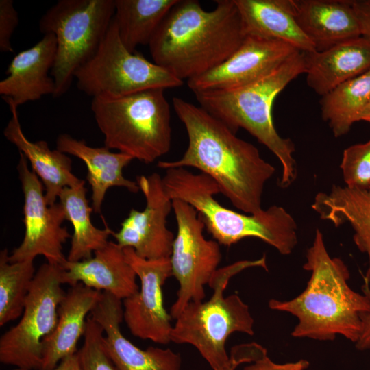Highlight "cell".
Wrapping results in <instances>:
<instances>
[{
  "label": "cell",
  "mask_w": 370,
  "mask_h": 370,
  "mask_svg": "<svg viewBox=\"0 0 370 370\" xmlns=\"http://www.w3.org/2000/svg\"><path fill=\"white\" fill-rule=\"evenodd\" d=\"M175 112L184 124L188 147L175 161H159L163 169L194 167L213 179L220 193L239 210L262 211L264 186L275 169L251 143L236 136L225 124L201 106L175 97Z\"/></svg>",
  "instance_id": "obj_1"
},
{
  "label": "cell",
  "mask_w": 370,
  "mask_h": 370,
  "mask_svg": "<svg viewBox=\"0 0 370 370\" xmlns=\"http://www.w3.org/2000/svg\"><path fill=\"white\" fill-rule=\"evenodd\" d=\"M206 11L197 0H178L149 43L153 62L178 79L200 76L227 60L245 35L234 0H217Z\"/></svg>",
  "instance_id": "obj_2"
},
{
  "label": "cell",
  "mask_w": 370,
  "mask_h": 370,
  "mask_svg": "<svg viewBox=\"0 0 370 370\" xmlns=\"http://www.w3.org/2000/svg\"><path fill=\"white\" fill-rule=\"evenodd\" d=\"M306 258L303 269L310 272L306 288L291 300H269V308L297 318L291 332L295 338L334 341L340 334L356 343L362 317L370 313V299L348 285V267L341 258L330 256L318 228Z\"/></svg>",
  "instance_id": "obj_3"
},
{
  "label": "cell",
  "mask_w": 370,
  "mask_h": 370,
  "mask_svg": "<svg viewBox=\"0 0 370 370\" xmlns=\"http://www.w3.org/2000/svg\"><path fill=\"white\" fill-rule=\"evenodd\" d=\"M304 73V53L297 51L273 71L250 84L194 93L201 108L234 132L239 128L247 130L276 156L282 166L278 181L282 188L288 187L297 178L295 145L277 132L272 108L278 95Z\"/></svg>",
  "instance_id": "obj_4"
},
{
  "label": "cell",
  "mask_w": 370,
  "mask_h": 370,
  "mask_svg": "<svg viewBox=\"0 0 370 370\" xmlns=\"http://www.w3.org/2000/svg\"><path fill=\"white\" fill-rule=\"evenodd\" d=\"M162 182L171 199L182 200L196 210L205 228L219 245L230 247L254 237L281 254L289 255L297 244V223L282 206L273 205L251 214L230 210L214 198L220 190L213 179L184 167L166 169Z\"/></svg>",
  "instance_id": "obj_5"
},
{
  "label": "cell",
  "mask_w": 370,
  "mask_h": 370,
  "mask_svg": "<svg viewBox=\"0 0 370 370\" xmlns=\"http://www.w3.org/2000/svg\"><path fill=\"white\" fill-rule=\"evenodd\" d=\"M251 267L268 271L266 256L218 269L208 282L212 296L185 307L175 319L171 342L193 345L213 370H228L231 360L225 349L227 339L234 332L253 336L254 321L248 305L236 294L225 297L224 291L233 276Z\"/></svg>",
  "instance_id": "obj_6"
},
{
  "label": "cell",
  "mask_w": 370,
  "mask_h": 370,
  "mask_svg": "<svg viewBox=\"0 0 370 370\" xmlns=\"http://www.w3.org/2000/svg\"><path fill=\"white\" fill-rule=\"evenodd\" d=\"M91 110L107 148L145 164L169 151L171 110L164 89H148L119 97H94Z\"/></svg>",
  "instance_id": "obj_7"
},
{
  "label": "cell",
  "mask_w": 370,
  "mask_h": 370,
  "mask_svg": "<svg viewBox=\"0 0 370 370\" xmlns=\"http://www.w3.org/2000/svg\"><path fill=\"white\" fill-rule=\"evenodd\" d=\"M114 13V0H59L42 15L40 31L57 40L53 97L66 92L77 70L96 53Z\"/></svg>",
  "instance_id": "obj_8"
},
{
  "label": "cell",
  "mask_w": 370,
  "mask_h": 370,
  "mask_svg": "<svg viewBox=\"0 0 370 370\" xmlns=\"http://www.w3.org/2000/svg\"><path fill=\"white\" fill-rule=\"evenodd\" d=\"M79 90L94 97H119L152 88L179 87L183 81L171 71L129 51L114 18L94 56L75 73Z\"/></svg>",
  "instance_id": "obj_9"
},
{
  "label": "cell",
  "mask_w": 370,
  "mask_h": 370,
  "mask_svg": "<svg viewBox=\"0 0 370 370\" xmlns=\"http://www.w3.org/2000/svg\"><path fill=\"white\" fill-rule=\"evenodd\" d=\"M60 265L45 263L36 271L19 322L0 338V362L27 370H40L42 343L55 330L58 309L66 292Z\"/></svg>",
  "instance_id": "obj_10"
},
{
  "label": "cell",
  "mask_w": 370,
  "mask_h": 370,
  "mask_svg": "<svg viewBox=\"0 0 370 370\" xmlns=\"http://www.w3.org/2000/svg\"><path fill=\"white\" fill-rule=\"evenodd\" d=\"M172 207L177 228L170 261L179 288L170 314L175 319L190 302L204 299V286L219 269L222 256L219 243L204 237L205 225L192 206L174 199Z\"/></svg>",
  "instance_id": "obj_11"
},
{
  "label": "cell",
  "mask_w": 370,
  "mask_h": 370,
  "mask_svg": "<svg viewBox=\"0 0 370 370\" xmlns=\"http://www.w3.org/2000/svg\"><path fill=\"white\" fill-rule=\"evenodd\" d=\"M17 165L24 195L25 234L21 245L9 255L10 262L34 260L43 256L48 263L62 266L66 260L62 245L71 236L62 224L66 220L60 203L49 205L43 194L44 186L30 171L25 156L19 152Z\"/></svg>",
  "instance_id": "obj_12"
},
{
  "label": "cell",
  "mask_w": 370,
  "mask_h": 370,
  "mask_svg": "<svg viewBox=\"0 0 370 370\" xmlns=\"http://www.w3.org/2000/svg\"><path fill=\"white\" fill-rule=\"evenodd\" d=\"M126 259L140 281V288L123 300V319L132 333L143 340L171 342L172 319L164 306L162 286L172 275L170 258L149 260L123 247Z\"/></svg>",
  "instance_id": "obj_13"
},
{
  "label": "cell",
  "mask_w": 370,
  "mask_h": 370,
  "mask_svg": "<svg viewBox=\"0 0 370 370\" xmlns=\"http://www.w3.org/2000/svg\"><path fill=\"white\" fill-rule=\"evenodd\" d=\"M140 190L146 201L142 211L132 209L112 234L122 247H131L136 254L149 260L170 258L175 239L166 227V218L172 207L162 177L157 173L137 177Z\"/></svg>",
  "instance_id": "obj_14"
},
{
  "label": "cell",
  "mask_w": 370,
  "mask_h": 370,
  "mask_svg": "<svg viewBox=\"0 0 370 370\" xmlns=\"http://www.w3.org/2000/svg\"><path fill=\"white\" fill-rule=\"evenodd\" d=\"M297 51L280 40L247 36L227 60L208 72L187 80V85L194 93L241 87L271 73Z\"/></svg>",
  "instance_id": "obj_15"
},
{
  "label": "cell",
  "mask_w": 370,
  "mask_h": 370,
  "mask_svg": "<svg viewBox=\"0 0 370 370\" xmlns=\"http://www.w3.org/2000/svg\"><path fill=\"white\" fill-rule=\"evenodd\" d=\"M123 312L121 299L103 291L90 313L103 330L104 345L116 369L181 370V356L171 349H141L126 338L120 328Z\"/></svg>",
  "instance_id": "obj_16"
},
{
  "label": "cell",
  "mask_w": 370,
  "mask_h": 370,
  "mask_svg": "<svg viewBox=\"0 0 370 370\" xmlns=\"http://www.w3.org/2000/svg\"><path fill=\"white\" fill-rule=\"evenodd\" d=\"M56 53V36L48 33L36 45L17 53L8 66V76L0 82L3 98L18 107L46 95L53 96L56 84L51 73Z\"/></svg>",
  "instance_id": "obj_17"
},
{
  "label": "cell",
  "mask_w": 370,
  "mask_h": 370,
  "mask_svg": "<svg viewBox=\"0 0 370 370\" xmlns=\"http://www.w3.org/2000/svg\"><path fill=\"white\" fill-rule=\"evenodd\" d=\"M62 283L86 286L108 292L123 300L138 290L136 272L127 262L123 247L108 241L88 259L78 262L66 260L62 265Z\"/></svg>",
  "instance_id": "obj_18"
},
{
  "label": "cell",
  "mask_w": 370,
  "mask_h": 370,
  "mask_svg": "<svg viewBox=\"0 0 370 370\" xmlns=\"http://www.w3.org/2000/svg\"><path fill=\"white\" fill-rule=\"evenodd\" d=\"M304 53L307 84L321 97L370 69V38L364 36Z\"/></svg>",
  "instance_id": "obj_19"
},
{
  "label": "cell",
  "mask_w": 370,
  "mask_h": 370,
  "mask_svg": "<svg viewBox=\"0 0 370 370\" xmlns=\"http://www.w3.org/2000/svg\"><path fill=\"white\" fill-rule=\"evenodd\" d=\"M295 20L317 51L361 35L352 0H291Z\"/></svg>",
  "instance_id": "obj_20"
},
{
  "label": "cell",
  "mask_w": 370,
  "mask_h": 370,
  "mask_svg": "<svg viewBox=\"0 0 370 370\" xmlns=\"http://www.w3.org/2000/svg\"><path fill=\"white\" fill-rule=\"evenodd\" d=\"M102 292L82 283L71 286L58 309V320L53 332L42 343L40 370L54 369L64 358L77 352V345L84 336L87 314L99 302Z\"/></svg>",
  "instance_id": "obj_21"
},
{
  "label": "cell",
  "mask_w": 370,
  "mask_h": 370,
  "mask_svg": "<svg viewBox=\"0 0 370 370\" xmlns=\"http://www.w3.org/2000/svg\"><path fill=\"white\" fill-rule=\"evenodd\" d=\"M3 99L12 113L3 134L30 162L33 172L44 186L47 204H54L64 188L75 186L84 180L72 173L71 159L66 153L57 149H50L45 140L32 142L26 138L19 121L18 107L10 100Z\"/></svg>",
  "instance_id": "obj_22"
},
{
  "label": "cell",
  "mask_w": 370,
  "mask_h": 370,
  "mask_svg": "<svg viewBox=\"0 0 370 370\" xmlns=\"http://www.w3.org/2000/svg\"><path fill=\"white\" fill-rule=\"evenodd\" d=\"M56 149L78 158L86 164V178L92 190V208L95 213H101L106 193L110 187H124L132 193L140 190L137 182L123 176V169L134 160L129 155L111 152L105 146H88L85 140H77L66 134L58 136Z\"/></svg>",
  "instance_id": "obj_23"
},
{
  "label": "cell",
  "mask_w": 370,
  "mask_h": 370,
  "mask_svg": "<svg viewBox=\"0 0 370 370\" xmlns=\"http://www.w3.org/2000/svg\"><path fill=\"white\" fill-rule=\"evenodd\" d=\"M245 35L284 42L302 52L316 51L294 16L291 0H234Z\"/></svg>",
  "instance_id": "obj_24"
},
{
  "label": "cell",
  "mask_w": 370,
  "mask_h": 370,
  "mask_svg": "<svg viewBox=\"0 0 370 370\" xmlns=\"http://www.w3.org/2000/svg\"><path fill=\"white\" fill-rule=\"evenodd\" d=\"M311 208L320 219L330 221L335 227L350 225L354 243L368 257L364 282L370 285V188L333 184L328 192L316 195Z\"/></svg>",
  "instance_id": "obj_25"
},
{
  "label": "cell",
  "mask_w": 370,
  "mask_h": 370,
  "mask_svg": "<svg viewBox=\"0 0 370 370\" xmlns=\"http://www.w3.org/2000/svg\"><path fill=\"white\" fill-rule=\"evenodd\" d=\"M85 182L72 187H65L58 199L62 205L66 220L72 225L71 248L66 258L69 262H78L92 257L94 253L106 246L108 238L114 232L108 227L99 229L90 220L92 208L86 198Z\"/></svg>",
  "instance_id": "obj_26"
},
{
  "label": "cell",
  "mask_w": 370,
  "mask_h": 370,
  "mask_svg": "<svg viewBox=\"0 0 370 370\" xmlns=\"http://www.w3.org/2000/svg\"><path fill=\"white\" fill-rule=\"evenodd\" d=\"M178 0H114L116 21L124 46L135 52L149 45L162 21Z\"/></svg>",
  "instance_id": "obj_27"
},
{
  "label": "cell",
  "mask_w": 370,
  "mask_h": 370,
  "mask_svg": "<svg viewBox=\"0 0 370 370\" xmlns=\"http://www.w3.org/2000/svg\"><path fill=\"white\" fill-rule=\"evenodd\" d=\"M370 101V69L322 96L321 114L335 137L347 134Z\"/></svg>",
  "instance_id": "obj_28"
},
{
  "label": "cell",
  "mask_w": 370,
  "mask_h": 370,
  "mask_svg": "<svg viewBox=\"0 0 370 370\" xmlns=\"http://www.w3.org/2000/svg\"><path fill=\"white\" fill-rule=\"evenodd\" d=\"M6 249L0 252V326L21 317L36 274L34 260L10 262Z\"/></svg>",
  "instance_id": "obj_29"
},
{
  "label": "cell",
  "mask_w": 370,
  "mask_h": 370,
  "mask_svg": "<svg viewBox=\"0 0 370 370\" xmlns=\"http://www.w3.org/2000/svg\"><path fill=\"white\" fill-rule=\"evenodd\" d=\"M103 334L101 326L88 316L83 345L77 352L82 370H116L106 352Z\"/></svg>",
  "instance_id": "obj_30"
},
{
  "label": "cell",
  "mask_w": 370,
  "mask_h": 370,
  "mask_svg": "<svg viewBox=\"0 0 370 370\" xmlns=\"http://www.w3.org/2000/svg\"><path fill=\"white\" fill-rule=\"evenodd\" d=\"M340 168L346 186L370 188V139L346 148L343 153Z\"/></svg>",
  "instance_id": "obj_31"
},
{
  "label": "cell",
  "mask_w": 370,
  "mask_h": 370,
  "mask_svg": "<svg viewBox=\"0 0 370 370\" xmlns=\"http://www.w3.org/2000/svg\"><path fill=\"white\" fill-rule=\"evenodd\" d=\"M18 24V14L12 0L0 1V51L13 52L12 36Z\"/></svg>",
  "instance_id": "obj_32"
},
{
  "label": "cell",
  "mask_w": 370,
  "mask_h": 370,
  "mask_svg": "<svg viewBox=\"0 0 370 370\" xmlns=\"http://www.w3.org/2000/svg\"><path fill=\"white\" fill-rule=\"evenodd\" d=\"M267 356V350L258 343L252 342L232 347L230 358L231 365L228 370H235L245 362H254Z\"/></svg>",
  "instance_id": "obj_33"
},
{
  "label": "cell",
  "mask_w": 370,
  "mask_h": 370,
  "mask_svg": "<svg viewBox=\"0 0 370 370\" xmlns=\"http://www.w3.org/2000/svg\"><path fill=\"white\" fill-rule=\"evenodd\" d=\"M309 362L300 360L297 362L278 364L273 362L267 356L244 367L243 370H305Z\"/></svg>",
  "instance_id": "obj_34"
},
{
  "label": "cell",
  "mask_w": 370,
  "mask_h": 370,
  "mask_svg": "<svg viewBox=\"0 0 370 370\" xmlns=\"http://www.w3.org/2000/svg\"><path fill=\"white\" fill-rule=\"evenodd\" d=\"M361 35L370 38V0H352Z\"/></svg>",
  "instance_id": "obj_35"
},
{
  "label": "cell",
  "mask_w": 370,
  "mask_h": 370,
  "mask_svg": "<svg viewBox=\"0 0 370 370\" xmlns=\"http://www.w3.org/2000/svg\"><path fill=\"white\" fill-rule=\"evenodd\" d=\"M362 291L370 299V285L364 282ZM362 329L360 336L355 343L356 349L365 351L370 349V313L362 317Z\"/></svg>",
  "instance_id": "obj_36"
},
{
  "label": "cell",
  "mask_w": 370,
  "mask_h": 370,
  "mask_svg": "<svg viewBox=\"0 0 370 370\" xmlns=\"http://www.w3.org/2000/svg\"><path fill=\"white\" fill-rule=\"evenodd\" d=\"M12 370H27L16 368ZM51 370H82L77 353L69 356L62 359L60 363Z\"/></svg>",
  "instance_id": "obj_37"
},
{
  "label": "cell",
  "mask_w": 370,
  "mask_h": 370,
  "mask_svg": "<svg viewBox=\"0 0 370 370\" xmlns=\"http://www.w3.org/2000/svg\"><path fill=\"white\" fill-rule=\"evenodd\" d=\"M363 121L370 123V101L363 109L358 117V121Z\"/></svg>",
  "instance_id": "obj_38"
}]
</instances>
